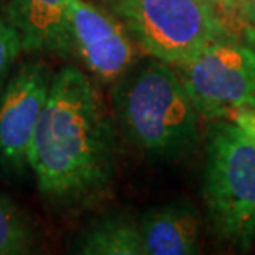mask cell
Here are the masks:
<instances>
[{"label":"cell","instance_id":"cell-17","mask_svg":"<svg viewBox=\"0 0 255 255\" xmlns=\"http://www.w3.org/2000/svg\"><path fill=\"white\" fill-rule=\"evenodd\" d=\"M105 2H110V3H113V2H115V0H105Z\"/></svg>","mask_w":255,"mask_h":255},{"label":"cell","instance_id":"cell-8","mask_svg":"<svg viewBox=\"0 0 255 255\" xmlns=\"http://www.w3.org/2000/svg\"><path fill=\"white\" fill-rule=\"evenodd\" d=\"M68 5L70 0H10L5 12L18 28L23 52L73 58Z\"/></svg>","mask_w":255,"mask_h":255},{"label":"cell","instance_id":"cell-1","mask_svg":"<svg viewBox=\"0 0 255 255\" xmlns=\"http://www.w3.org/2000/svg\"><path fill=\"white\" fill-rule=\"evenodd\" d=\"M115 121L88 76L65 65L50 93L28 151L38 192L53 207L76 209L103 197L115 176Z\"/></svg>","mask_w":255,"mask_h":255},{"label":"cell","instance_id":"cell-15","mask_svg":"<svg viewBox=\"0 0 255 255\" xmlns=\"http://www.w3.org/2000/svg\"><path fill=\"white\" fill-rule=\"evenodd\" d=\"M236 13L242 35L255 27V0H236Z\"/></svg>","mask_w":255,"mask_h":255},{"label":"cell","instance_id":"cell-2","mask_svg":"<svg viewBox=\"0 0 255 255\" xmlns=\"http://www.w3.org/2000/svg\"><path fill=\"white\" fill-rule=\"evenodd\" d=\"M115 121L126 141L157 159L189 154L199 139V113L176 68L149 57L136 62L111 90Z\"/></svg>","mask_w":255,"mask_h":255},{"label":"cell","instance_id":"cell-6","mask_svg":"<svg viewBox=\"0 0 255 255\" xmlns=\"http://www.w3.org/2000/svg\"><path fill=\"white\" fill-rule=\"evenodd\" d=\"M48 66L28 62L18 66L0 90V167L23 174L35 128L52 83Z\"/></svg>","mask_w":255,"mask_h":255},{"label":"cell","instance_id":"cell-9","mask_svg":"<svg viewBox=\"0 0 255 255\" xmlns=\"http://www.w3.org/2000/svg\"><path fill=\"white\" fill-rule=\"evenodd\" d=\"M146 255H192L199 252V216L189 202L149 209L139 219Z\"/></svg>","mask_w":255,"mask_h":255},{"label":"cell","instance_id":"cell-14","mask_svg":"<svg viewBox=\"0 0 255 255\" xmlns=\"http://www.w3.org/2000/svg\"><path fill=\"white\" fill-rule=\"evenodd\" d=\"M234 121L241 129L249 136V139L252 141V144L255 146V110L252 108H241V110H234L229 118Z\"/></svg>","mask_w":255,"mask_h":255},{"label":"cell","instance_id":"cell-5","mask_svg":"<svg viewBox=\"0 0 255 255\" xmlns=\"http://www.w3.org/2000/svg\"><path fill=\"white\" fill-rule=\"evenodd\" d=\"M201 118L227 120L234 110H255V47L224 38L174 65Z\"/></svg>","mask_w":255,"mask_h":255},{"label":"cell","instance_id":"cell-12","mask_svg":"<svg viewBox=\"0 0 255 255\" xmlns=\"http://www.w3.org/2000/svg\"><path fill=\"white\" fill-rule=\"evenodd\" d=\"M23 52L22 37L18 28L10 20L7 12L0 10V90L12 75L13 65Z\"/></svg>","mask_w":255,"mask_h":255},{"label":"cell","instance_id":"cell-16","mask_svg":"<svg viewBox=\"0 0 255 255\" xmlns=\"http://www.w3.org/2000/svg\"><path fill=\"white\" fill-rule=\"evenodd\" d=\"M242 38L246 40L247 43H251L252 47H255V27L246 30V32H244V35H242Z\"/></svg>","mask_w":255,"mask_h":255},{"label":"cell","instance_id":"cell-10","mask_svg":"<svg viewBox=\"0 0 255 255\" xmlns=\"http://www.w3.org/2000/svg\"><path fill=\"white\" fill-rule=\"evenodd\" d=\"M73 252L81 255H146L139 221L121 212L95 219L78 234Z\"/></svg>","mask_w":255,"mask_h":255},{"label":"cell","instance_id":"cell-3","mask_svg":"<svg viewBox=\"0 0 255 255\" xmlns=\"http://www.w3.org/2000/svg\"><path fill=\"white\" fill-rule=\"evenodd\" d=\"M209 224L221 241L237 251L255 242V146L231 120L211 125L202 174Z\"/></svg>","mask_w":255,"mask_h":255},{"label":"cell","instance_id":"cell-11","mask_svg":"<svg viewBox=\"0 0 255 255\" xmlns=\"http://www.w3.org/2000/svg\"><path fill=\"white\" fill-rule=\"evenodd\" d=\"M35 246V231L22 209L0 191V255L30 254Z\"/></svg>","mask_w":255,"mask_h":255},{"label":"cell","instance_id":"cell-13","mask_svg":"<svg viewBox=\"0 0 255 255\" xmlns=\"http://www.w3.org/2000/svg\"><path fill=\"white\" fill-rule=\"evenodd\" d=\"M207 3L211 5V8L214 10L219 22L229 30V33L239 38V35H242V32L237 22L236 0H207Z\"/></svg>","mask_w":255,"mask_h":255},{"label":"cell","instance_id":"cell-4","mask_svg":"<svg viewBox=\"0 0 255 255\" xmlns=\"http://www.w3.org/2000/svg\"><path fill=\"white\" fill-rule=\"evenodd\" d=\"M111 5L137 48L172 66L214 42L236 38L207 0H115Z\"/></svg>","mask_w":255,"mask_h":255},{"label":"cell","instance_id":"cell-7","mask_svg":"<svg viewBox=\"0 0 255 255\" xmlns=\"http://www.w3.org/2000/svg\"><path fill=\"white\" fill-rule=\"evenodd\" d=\"M70 42L73 57L103 83L116 81L137 62V45L118 17L88 0H70Z\"/></svg>","mask_w":255,"mask_h":255}]
</instances>
